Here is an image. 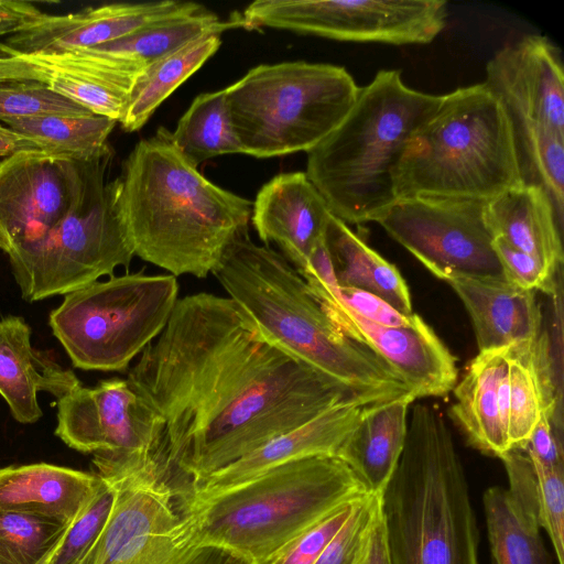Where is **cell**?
<instances>
[{
    "label": "cell",
    "instance_id": "1",
    "mask_svg": "<svg viewBox=\"0 0 564 564\" xmlns=\"http://www.w3.org/2000/svg\"><path fill=\"white\" fill-rule=\"evenodd\" d=\"M127 379L164 421L154 456L186 484L358 401L270 344L228 296L206 292L177 300Z\"/></svg>",
    "mask_w": 564,
    "mask_h": 564
},
{
    "label": "cell",
    "instance_id": "2",
    "mask_svg": "<svg viewBox=\"0 0 564 564\" xmlns=\"http://www.w3.org/2000/svg\"><path fill=\"white\" fill-rule=\"evenodd\" d=\"M113 182L134 256L176 278L213 274L227 247L248 230L252 203L207 180L165 127L134 145Z\"/></svg>",
    "mask_w": 564,
    "mask_h": 564
},
{
    "label": "cell",
    "instance_id": "3",
    "mask_svg": "<svg viewBox=\"0 0 564 564\" xmlns=\"http://www.w3.org/2000/svg\"><path fill=\"white\" fill-rule=\"evenodd\" d=\"M213 275L270 344L339 384L360 403L412 393L387 362L330 322L282 253L253 242L248 230L227 247Z\"/></svg>",
    "mask_w": 564,
    "mask_h": 564
},
{
    "label": "cell",
    "instance_id": "4",
    "mask_svg": "<svg viewBox=\"0 0 564 564\" xmlns=\"http://www.w3.org/2000/svg\"><path fill=\"white\" fill-rule=\"evenodd\" d=\"M196 541L246 564H275L323 519L368 492L338 457L310 456L270 468L219 494L178 488Z\"/></svg>",
    "mask_w": 564,
    "mask_h": 564
},
{
    "label": "cell",
    "instance_id": "5",
    "mask_svg": "<svg viewBox=\"0 0 564 564\" xmlns=\"http://www.w3.org/2000/svg\"><path fill=\"white\" fill-rule=\"evenodd\" d=\"M442 99L406 86L399 69L379 70L360 87L341 123L307 152L305 174L332 215L376 223L398 199L395 173L410 140Z\"/></svg>",
    "mask_w": 564,
    "mask_h": 564
},
{
    "label": "cell",
    "instance_id": "6",
    "mask_svg": "<svg viewBox=\"0 0 564 564\" xmlns=\"http://www.w3.org/2000/svg\"><path fill=\"white\" fill-rule=\"evenodd\" d=\"M391 564H479V530L452 432L417 403L404 448L381 495Z\"/></svg>",
    "mask_w": 564,
    "mask_h": 564
},
{
    "label": "cell",
    "instance_id": "7",
    "mask_svg": "<svg viewBox=\"0 0 564 564\" xmlns=\"http://www.w3.org/2000/svg\"><path fill=\"white\" fill-rule=\"evenodd\" d=\"M521 184L509 118L484 83L443 95L395 173L398 198L489 202Z\"/></svg>",
    "mask_w": 564,
    "mask_h": 564
},
{
    "label": "cell",
    "instance_id": "8",
    "mask_svg": "<svg viewBox=\"0 0 564 564\" xmlns=\"http://www.w3.org/2000/svg\"><path fill=\"white\" fill-rule=\"evenodd\" d=\"M360 87L341 66L304 61L261 64L225 88L243 154L308 152L355 105Z\"/></svg>",
    "mask_w": 564,
    "mask_h": 564
},
{
    "label": "cell",
    "instance_id": "9",
    "mask_svg": "<svg viewBox=\"0 0 564 564\" xmlns=\"http://www.w3.org/2000/svg\"><path fill=\"white\" fill-rule=\"evenodd\" d=\"M94 473L113 491L110 516L77 564H246L196 541L178 488L153 455L96 453Z\"/></svg>",
    "mask_w": 564,
    "mask_h": 564
},
{
    "label": "cell",
    "instance_id": "10",
    "mask_svg": "<svg viewBox=\"0 0 564 564\" xmlns=\"http://www.w3.org/2000/svg\"><path fill=\"white\" fill-rule=\"evenodd\" d=\"M177 300L176 276L126 273L65 294L48 324L75 368L126 371L162 333Z\"/></svg>",
    "mask_w": 564,
    "mask_h": 564
},
{
    "label": "cell",
    "instance_id": "11",
    "mask_svg": "<svg viewBox=\"0 0 564 564\" xmlns=\"http://www.w3.org/2000/svg\"><path fill=\"white\" fill-rule=\"evenodd\" d=\"M561 51L531 34L498 51L484 84L503 106L523 185L564 197V73Z\"/></svg>",
    "mask_w": 564,
    "mask_h": 564
},
{
    "label": "cell",
    "instance_id": "12",
    "mask_svg": "<svg viewBox=\"0 0 564 564\" xmlns=\"http://www.w3.org/2000/svg\"><path fill=\"white\" fill-rule=\"evenodd\" d=\"M133 256L116 205L113 181L97 184L82 207L40 239L8 253L28 302L65 295L102 276H113L116 268H129Z\"/></svg>",
    "mask_w": 564,
    "mask_h": 564
},
{
    "label": "cell",
    "instance_id": "13",
    "mask_svg": "<svg viewBox=\"0 0 564 564\" xmlns=\"http://www.w3.org/2000/svg\"><path fill=\"white\" fill-rule=\"evenodd\" d=\"M248 30L271 28L337 41L426 44L445 28L444 0H257L240 14Z\"/></svg>",
    "mask_w": 564,
    "mask_h": 564
},
{
    "label": "cell",
    "instance_id": "14",
    "mask_svg": "<svg viewBox=\"0 0 564 564\" xmlns=\"http://www.w3.org/2000/svg\"><path fill=\"white\" fill-rule=\"evenodd\" d=\"M486 202L398 198L377 220L441 280H506L486 221Z\"/></svg>",
    "mask_w": 564,
    "mask_h": 564
},
{
    "label": "cell",
    "instance_id": "15",
    "mask_svg": "<svg viewBox=\"0 0 564 564\" xmlns=\"http://www.w3.org/2000/svg\"><path fill=\"white\" fill-rule=\"evenodd\" d=\"M109 154L89 161L59 160L21 151L0 161V250L40 239L82 207L104 181Z\"/></svg>",
    "mask_w": 564,
    "mask_h": 564
},
{
    "label": "cell",
    "instance_id": "16",
    "mask_svg": "<svg viewBox=\"0 0 564 564\" xmlns=\"http://www.w3.org/2000/svg\"><path fill=\"white\" fill-rule=\"evenodd\" d=\"M57 408L56 436L80 453L149 456L163 436V419L128 379L80 384L58 399Z\"/></svg>",
    "mask_w": 564,
    "mask_h": 564
},
{
    "label": "cell",
    "instance_id": "17",
    "mask_svg": "<svg viewBox=\"0 0 564 564\" xmlns=\"http://www.w3.org/2000/svg\"><path fill=\"white\" fill-rule=\"evenodd\" d=\"M306 284L330 322L387 362L416 400L453 390L458 381L456 359L420 315L408 327L377 325L349 311L337 296L339 289Z\"/></svg>",
    "mask_w": 564,
    "mask_h": 564
},
{
    "label": "cell",
    "instance_id": "18",
    "mask_svg": "<svg viewBox=\"0 0 564 564\" xmlns=\"http://www.w3.org/2000/svg\"><path fill=\"white\" fill-rule=\"evenodd\" d=\"M199 3L161 0L109 3L75 13H42L0 42L7 56H53L123 37L152 23L196 9Z\"/></svg>",
    "mask_w": 564,
    "mask_h": 564
},
{
    "label": "cell",
    "instance_id": "19",
    "mask_svg": "<svg viewBox=\"0 0 564 564\" xmlns=\"http://www.w3.org/2000/svg\"><path fill=\"white\" fill-rule=\"evenodd\" d=\"M330 216L305 172H290L272 177L259 189L250 220L263 243H276L300 272L323 240Z\"/></svg>",
    "mask_w": 564,
    "mask_h": 564
},
{
    "label": "cell",
    "instance_id": "20",
    "mask_svg": "<svg viewBox=\"0 0 564 564\" xmlns=\"http://www.w3.org/2000/svg\"><path fill=\"white\" fill-rule=\"evenodd\" d=\"M362 406L356 400L339 402L203 479L186 484L183 490L194 498L209 497L290 460L310 456L337 457L344 441L358 423Z\"/></svg>",
    "mask_w": 564,
    "mask_h": 564
},
{
    "label": "cell",
    "instance_id": "21",
    "mask_svg": "<svg viewBox=\"0 0 564 564\" xmlns=\"http://www.w3.org/2000/svg\"><path fill=\"white\" fill-rule=\"evenodd\" d=\"M513 347L479 351L453 388L451 413L468 443L500 457L508 441L509 364Z\"/></svg>",
    "mask_w": 564,
    "mask_h": 564
},
{
    "label": "cell",
    "instance_id": "22",
    "mask_svg": "<svg viewBox=\"0 0 564 564\" xmlns=\"http://www.w3.org/2000/svg\"><path fill=\"white\" fill-rule=\"evenodd\" d=\"M31 328L20 316L0 317V395L13 419L29 424L39 421L42 410L39 392L61 399L80 381L73 370L63 368L51 351L31 344Z\"/></svg>",
    "mask_w": 564,
    "mask_h": 564
},
{
    "label": "cell",
    "instance_id": "23",
    "mask_svg": "<svg viewBox=\"0 0 564 564\" xmlns=\"http://www.w3.org/2000/svg\"><path fill=\"white\" fill-rule=\"evenodd\" d=\"M446 282L471 319L479 351L529 346L539 339L542 315L535 291L505 280L457 278Z\"/></svg>",
    "mask_w": 564,
    "mask_h": 564
},
{
    "label": "cell",
    "instance_id": "24",
    "mask_svg": "<svg viewBox=\"0 0 564 564\" xmlns=\"http://www.w3.org/2000/svg\"><path fill=\"white\" fill-rule=\"evenodd\" d=\"M98 481L97 475L48 463L0 467V511L74 522Z\"/></svg>",
    "mask_w": 564,
    "mask_h": 564
},
{
    "label": "cell",
    "instance_id": "25",
    "mask_svg": "<svg viewBox=\"0 0 564 564\" xmlns=\"http://www.w3.org/2000/svg\"><path fill=\"white\" fill-rule=\"evenodd\" d=\"M412 393L364 405L354 430L337 457L355 474L370 495L382 494L402 455Z\"/></svg>",
    "mask_w": 564,
    "mask_h": 564
},
{
    "label": "cell",
    "instance_id": "26",
    "mask_svg": "<svg viewBox=\"0 0 564 564\" xmlns=\"http://www.w3.org/2000/svg\"><path fill=\"white\" fill-rule=\"evenodd\" d=\"M509 488L489 487L482 495L491 564H551L541 538L534 474L517 471Z\"/></svg>",
    "mask_w": 564,
    "mask_h": 564
},
{
    "label": "cell",
    "instance_id": "27",
    "mask_svg": "<svg viewBox=\"0 0 564 564\" xmlns=\"http://www.w3.org/2000/svg\"><path fill=\"white\" fill-rule=\"evenodd\" d=\"M486 221L494 235L536 258L553 274L563 263L562 229L546 193L518 185L486 202Z\"/></svg>",
    "mask_w": 564,
    "mask_h": 564
},
{
    "label": "cell",
    "instance_id": "28",
    "mask_svg": "<svg viewBox=\"0 0 564 564\" xmlns=\"http://www.w3.org/2000/svg\"><path fill=\"white\" fill-rule=\"evenodd\" d=\"M241 28L236 15L221 20L199 4L196 9L152 23L123 37L79 50L127 75H138L151 63L208 34Z\"/></svg>",
    "mask_w": 564,
    "mask_h": 564
},
{
    "label": "cell",
    "instance_id": "29",
    "mask_svg": "<svg viewBox=\"0 0 564 564\" xmlns=\"http://www.w3.org/2000/svg\"><path fill=\"white\" fill-rule=\"evenodd\" d=\"M324 242L339 288L370 292L402 314L413 313L408 284L397 267L334 215L327 223Z\"/></svg>",
    "mask_w": 564,
    "mask_h": 564
},
{
    "label": "cell",
    "instance_id": "30",
    "mask_svg": "<svg viewBox=\"0 0 564 564\" xmlns=\"http://www.w3.org/2000/svg\"><path fill=\"white\" fill-rule=\"evenodd\" d=\"M28 58L50 69L47 85L55 93L118 123L123 117L134 77L78 53Z\"/></svg>",
    "mask_w": 564,
    "mask_h": 564
},
{
    "label": "cell",
    "instance_id": "31",
    "mask_svg": "<svg viewBox=\"0 0 564 564\" xmlns=\"http://www.w3.org/2000/svg\"><path fill=\"white\" fill-rule=\"evenodd\" d=\"M546 339L513 347L509 364L508 441L510 449L524 451L545 409L555 410Z\"/></svg>",
    "mask_w": 564,
    "mask_h": 564
},
{
    "label": "cell",
    "instance_id": "32",
    "mask_svg": "<svg viewBox=\"0 0 564 564\" xmlns=\"http://www.w3.org/2000/svg\"><path fill=\"white\" fill-rule=\"evenodd\" d=\"M221 35L197 37L148 65L134 79L119 123L127 132L140 130L161 104L197 72L220 47Z\"/></svg>",
    "mask_w": 564,
    "mask_h": 564
},
{
    "label": "cell",
    "instance_id": "33",
    "mask_svg": "<svg viewBox=\"0 0 564 564\" xmlns=\"http://www.w3.org/2000/svg\"><path fill=\"white\" fill-rule=\"evenodd\" d=\"M48 156L89 162L109 154L108 137L118 123L97 115H37L2 120Z\"/></svg>",
    "mask_w": 564,
    "mask_h": 564
},
{
    "label": "cell",
    "instance_id": "34",
    "mask_svg": "<svg viewBox=\"0 0 564 564\" xmlns=\"http://www.w3.org/2000/svg\"><path fill=\"white\" fill-rule=\"evenodd\" d=\"M171 140L196 167L215 156L242 153L231 123L225 88L196 96L171 131Z\"/></svg>",
    "mask_w": 564,
    "mask_h": 564
},
{
    "label": "cell",
    "instance_id": "35",
    "mask_svg": "<svg viewBox=\"0 0 564 564\" xmlns=\"http://www.w3.org/2000/svg\"><path fill=\"white\" fill-rule=\"evenodd\" d=\"M69 525L48 518L0 511V564H36Z\"/></svg>",
    "mask_w": 564,
    "mask_h": 564
},
{
    "label": "cell",
    "instance_id": "36",
    "mask_svg": "<svg viewBox=\"0 0 564 564\" xmlns=\"http://www.w3.org/2000/svg\"><path fill=\"white\" fill-rule=\"evenodd\" d=\"M381 495H366L327 544L315 564H369L375 530L381 519Z\"/></svg>",
    "mask_w": 564,
    "mask_h": 564
},
{
    "label": "cell",
    "instance_id": "37",
    "mask_svg": "<svg viewBox=\"0 0 564 564\" xmlns=\"http://www.w3.org/2000/svg\"><path fill=\"white\" fill-rule=\"evenodd\" d=\"M91 112L36 79H0V120L37 115L83 116ZM94 115V113H93Z\"/></svg>",
    "mask_w": 564,
    "mask_h": 564
},
{
    "label": "cell",
    "instance_id": "38",
    "mask_svg": "<svg viewBox=\"0 0 564 564\" xmlns=\"http://www.w3.org/2000/svg\"><path fill=\"white\" fill-rule=\"evenodd\" d=\"M97 477L91 496L68 528L51 564H77L106 525L113 503V491L106 479L99 475Z\"/></svg>",
    "mask_w": 564,
    "mask_h": 564
},
{
    "label": "cell",
    "instance_id": "39",
    "mask_svg": "<svg viewBox=\"0 0 564 564\" xmlns=\"http://www.w3.org/2000/svg\"><path fill=\"white\" fill-rule=\"evenodd\" d=\"M527 454L534 469L539 524L550 538L557 564H564V466L549 467L533 455Z\"/></svg>",
    "mask_w": 564,
    "mask_h": 564
},
{
    "label": "cell",
    "instance_id": "40",
    "mask_svg": "<svg viewBox=\"0 0 564 564\" xmlns=\"http://www.w3.org/2000/svg\"><path fill=\"white\" fill-rule=\"evenodd\" d=\"M492 245L508 282L535 292H550L553 289L554 274L536 258L498 237L494 238Z\"/></svg>",
    "mask_w": 564,
    "mask_h": 564
},
{
    "label": "cell",
    "instance_id": "41",
    "mask_svg": "<svg viewBox=\"0 0 564 564\" xmlns=\"http://www.w3.org/2000/svg\"><path fill=\"white\" fill-rule=\"evenodd\" d=\"M359 500L340 507L323 519L302 535L275 564H315Z\"/></svg>",
    "mask_w": 564,
    "mask_h": 564
},
{
    "label": "cell",
    "instance_id": "42",
    "mask_svg": "<svg viewBox=\"0 0 564 564\" xmlns=\"http://www.w3.org/2000/svg\"><path fill=\"white\" fill-rule=\"evenodd\" d=\"M337 296L349 311L381 326L408 327L417 316L402 314L381 297L355 288H339Z\"/></svg>",
    "mask_w": 564,
    "mask_h": 564
},
{
    "label": "cell",
    "instance_id": "43",
    "mask_svg": "<svg viewBox=\"0 0 564 564\" xmlns=\"http://www.w3.org/2000/svg\"><path fill=\"white\" fill-rule=\"evenodd\" d=\"M553 409H545L524 451L549 467L564 466L562 441L553 429Z\"/></svg>",
    "mask_w": 564,
    "mask_h": 564
},
{
    "label": "cell",
    "instance_id": "44",
    "mask_svg": "<svg viewBox=\"0 0 564 564\" xmlns=\"http://www.w3.org/2000/svg\"><path fill=\"white\" fill-rule=\"evenodd\" d=\"M42 13L31 2L0 0V36L19 32Z\"/></svg>",
    "mask_w": 564,
    "mask_h": 564
},
{
    "label": "cell",
    "instance_id": "45",
    "mask_svg": "<svg viewBox=\"0 0 564 564\" xmlns=\"http://www.w3.org/2000/svg\"><path fill=\"white\" fill-rule=\"evenodd\" d=\"M50 69L28 57L0 56V79H36L48 83Z\"/></svg>",
    "mask_w": 564,
    "mask_h": 564
},
{
    "label": "cell",
    "instance_id": "46",
    "mask_svg": "<svg viewBox=\"0 0 564 564\" xmlns=\"http://www.w3.org/2000/svg\"><path fill=\"white\" fill-rule=\"evenodd\" d=\"M34 150L39 149L30 139L0 124V156L7 158L21 151Z\"/></svg>",
    "mask_w": 564,
    "mask_h": 564
},
{
    "label": "cell",
    "instance_id": "47",
    "mask_svg": "<svg viewBox=\"0 0 564 564\" xmlns=\"http://www.w3.org/2000/svg\"><path fill=\"white\" fill-rule=\"evenodd\" d=\"M369 564H391L386 541L382 513L373 533Z\"/></svg>",
    "mask_w": 564,
    "mask_h": 564
},
{
    "label": "cell",
    "instance_id": "48",
    "mask_svg": "<svg viewBox=\"0 0 564 564\" xmlns=\"http://www.w3.org/2000/svg\"><path fill=\"white\" fill-rule=\"evenodd\" d=\"M68 528L64 531V533L61 535V538L56 541L54 546L36 564H51V561H52L54 554L56 553V551L58 550V547L61 546Z\"/></svg>",
    "mask_w": 564,
    "mask_h": 564
}]
</instances>
